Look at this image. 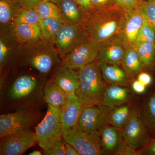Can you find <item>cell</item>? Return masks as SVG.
<instances>
[{"label":"cell","mask_w":155,"mask_h":155,"mask_svg":"<svg viewBox=\"0 0 155 155\" xmlns=\"http://www.w3.org/2000/svg\"><path fill=\"white\" fill-rule=\"evenodd\" d=\"M46 80L41 75H19L11 83L1 86V102L9 110L29 107L41 108L44 105V87Z\"/></svg>","instance_id":"6da1fadb"},{"label":"cell","mask_w":155,"mask_h":155,"mask_svg":"<svg viewBox=\"0 0 155 155\" xmlns=\"http://www.w3.org/2000/svg\"><path fill=\"white\" fill-rule=\"evenodd\" d=\"M126 12L116 5L89 11L88 17L82 26L86 38L99 45L119 36Z\"/></svg>","instance_id":"7a4b0ae2"},{"label":"cell","mask_w":155,"mask_h":155,"mask_svg":"<svg viewBox=\"0 0 155 155\" xmlns=\"http://www.w3.org/2000/svg\"><path fill=\"white\" fill-rule=\"evenodd\" d=\"M62 62L53 41L40 39L36 41L20 44L16 63L19 67H28L46 77Z\"/></svg>","instance_id":"3957f363"},{"label":"cell","mask_w":155,"mask_h":155,"mask_svg":"<svg viewBox=\"0 0 155 155\" xmlns=\"http://www.w3.org/2000/svg\"><path fill=\"white\" fill-rule=\"evenodd\" d=\"M78 70L79 84L75 94L81 106L101 104L106 86L97 62Z\"/></svg>","instance_id":"277c9868"},{"label":"cell","mask_w":155,"mask_h":155,"mask_svg":"<svg viewBox=\"0 0 155 155\" xmlns=\"http://www.w3.org/2000/svg\"><path fill=\"white\" fill-rule=\"evenodd\" d=\"M43 113L40 108L29 107L0 116V137L12 134L30 130L41 122Z\"/></svg>","instance_id":"5b68a950"},{"label":"cell","mask_w":155,"mask_h":155,"mask_svg":"<svg viewBox=\"0 0 155 155\" xmlns=\"http://www.w3.org/2000/svg\"><path fill=\"white\" fill-rule=\"evenodd\" d=\"M46 114L41 122L34 128L37 143L42 149L46 150L63 139L64 130L60 118V109L47 104Z\"/></svg>","instance_id":"8992f818"},{"label":"cell","mask_w":155,"mask_h":155,"mask_svg":"<svg viewBox=\"0 0 155 155\" xmlns=\"http://www.w3.org/2000/svg\"><path fill=\"white\" fill-rule=\"evenodd\" d=\"M63 140L74 147L80 155H103L99 131L85 132L80 130L76 125L64 131Z\"/></svg>","instance_id":"52a82bcc"},{"label":"cell","mask_w":155,"mask_h":155,"mask_svg":"<svg viewBox=\"0 0 155 155\" xmlns=\"http://www.w3.org/2000/svg\"><path fill=\"white\" fill-rule=\"evenodd\" d=\"M98 45L85 39L64 56L61 65L74 69H80L96 61Z\"/></svg>","instance_id":"ba28073f"},{"label":"cell","mask_w":155,"mask_h":155,"mask_svg":"<svg viewBox=\"0 0 155 155\" xmlns=\"http://www.w3.org/2000/svg\"><path fill=\"white\" fill-rule=\"evenodd\" d=\"M36 143V133L31 130L9 134L1 138L0 155H22Z\"/></svg>","instance_id":"9c48e42d"},{"label":"cell","mask_w":155,"mask_h":155,"mask_svg":"<svg viewBox=\"0 0 155 155\" xmlns=\"http://www.w3.org/2000/svg\"><path fill=\"white\" fill-rule=\"evenodd\" d=\"M121 129L124 141L134 150L138 151L150 141L149 133L137 110Z\"/></svg>","instance_id":"30bf717a"},{"label":"cell","mask_w":155,"mask_h":155,"mask_svg":"<svg viewBox=\"0 0 155 155\" xmlns=\"http://www.w3.org/2000/svg\"><path fill=\"white\" fill-rule=\"evenodd\" d=\"M85 39L82 27L63 23L53 41L62 59Z\"/></svg>","instance_id":"8fae6325"},{"label":"cell","mask_w":155,"mask_h":155,"mask_svg":"<svg viewBox=\"0 0 155 155\" xmlns=\"http://www.w3.org/2000/svg\"><path fill=\"white\" fill-rule=\"evenodd\" d=\"M107 124L104 113L99 105L82 106L76 126L82 131L93 133L99 131Z\"/></svg>","instance_id":"7c38bea8"},{"label":"cell","mask_w":155,"mask_h":155,"mask_svg":"<svg viewBox=\"0 0 155 155\" xmlns=\"http://www.w3.org/2000/svg\"><path fill=\"white\" fill-rule=\"evenodd\" d=\"M98 46L97 62L121 65L125 48L119 35L98 45Z\"/></svg>","instance_id":"4fadbf2b"},{"label":"cell","mask_w":155,"mask_h":155,"mask_svg":"<svg viewBox=\"0 0 155 155\" xmlns=\"http://www.w3.org/2000/svg\"><path fill=\"white\" fill-rule=\"evenodd\" d=\"M144 20L143 15L137 8L126 12L123 28L119 35L125 49L134 46Z\"/></svg>","instance_id":"5bb4252c"},{"label":"cell","mask_w":155,"mask_h":155,"mask_svg":"<svg viewBox=\"0 0 155 155\" xmlns=\"http://www.w3.org/2000/svg\"><path fill=\"white\" fill-rule=\"evenodd\" d=\"M56 4L60 10L62 22L83 26L88 17V10L74 0H58Z\"/></svg>","instance_id":"9a60e30c"},{"label":"cell","mask_w":155,"mask_h":155,"mask_svg":"<svg viewBox=\"0 0 155 155\" xmlns=\"http://www.w3.org/2000/svg\"><path fill=\"white\" fill-rule=\"evenodd\" d=\"M16 43L11 35L1 34L0 37V72L1 86L5 81L7 72L14 62L16 63L18 49Z\"/></svg>","instance_id":"2e32d148"},{"label":"cell","mask_w":155,"mask_h":155,"mask_svg":"<svg viewBox=\"0 0 155 155\" xmlns=\"http://www.w3.org/2000/svg\"><path fill=\"white\" fill-rule=\"evenodd\" d=\"M50 78L63 89L68 96L75 94L79 86L78 72L61 64L53 71Z\"/></svg>","instance_id":"e0dca14e"},{"label":"cell","mask_w":155,"mask_h":155,"mask_svg":"<svg viewBox=\"0 0 155 155\" xmlns=\"http://www.w3.org/2000/svg\"><path fill=\"white\" fill-rule=\"evenodd\" d=\"M99 132L103 155H115L124 140L122 129L107 124L100 128Z\"/></svg>","instance_id":"ac0fdd59"},{"label":"cell","mask_w":155,"mask_h":155,"mask_svg":"<svg viewBox=\"0 0 155 155\" xmlns=\"http://www.w3.org/2000/svg\"><path fill=\"white\" fill-rule=\"evenodd\" d=\"M100 105L104 111L108 124L120 128L126 125L137 110L129 102L114 107Z\"/></svg>","instance_id":"d6986e66"},{"label":"cell","mask_w":155,"mask_h":155,"mask_svg":"<svg viewBox=\"0 0 155 155\" xmlns=\"http://www.w3.org/2000/svg\"><path fill=\"white\" fill-rule=\"evenodd\" d=\"M81 107V104L75 94L67 96L60 109V120L64 131L76 125Z\"/></svg>","instance_id":"ffe728a7"},{"label":"cell","mask_w":155,"mask_h":155,"mask_svg":"<svg viewBox=\"0 0 155 155\" xmlns=\"http://www.w3.org/2000/svg\"><path fill=\"white\" fill-rule=\"evenodd\" d=\"M130 98V90L126 86L110 84L106 86L101 104L114 107L129 103Z\"/></svg>","instance_id":"44dd1931"},{"label":"cell","mask_w":155,"mask_h":155,"mask_svg":"<svg viewBox=\"0 0 155 155\" xmlns=\"http://www.w3.org/2000/svg\"><path fill=\"white\" fill-rule=\"evenodd\" d=\"M11 35L19 44L36 41L41 38L40 28L37 24H16L12 28Z\"/></svg>","instance_id":"7402d4cb"},{"label":"cell","mask_w":155,"mask_h":155,"mask_svg":"<svg viewBox=\"0 0 155 155\" xmlns=\"http://www.w3.org/2000/svg\"><path fill=\"white\" fill-rule=\"evenodd\" d=\"M103 79L110 84H116L126 86L128 84L129 77L124 69L117 64L98 63Z\"/></svg>","instance_id":"603a6c76"},{"label":"cell","mask_w":155,"mask_h":155,"mask_svg":"<svg viewBox=\"0 0 155 155\" xmlns=\"http://www.w3.org/2000/svg\"><path fill=\"white\" fill-rule=\"evenodd\" d=\"M19 9L14 0H0L1 34L11 35L14 18Z\"/></svg>","instance_id":"cb8c5ba5"},{"label":"cell","mask_w":155,"mask_h":155,"mask_svg":"<svg viewBox=\"0 0 155 155\" xmlns=\"http://www.w3.org/2000/svg\"><path fill=\"white\" fill-rule=\"evenodd\" d=\"M43 92L45 103L59 109L68 96L67 93L51 78L46 80Z\"/></svg>","instance_id":"d4e9b609"},{"label":"cell","mask_w":155,"mask_h":155,"mask_svg":"<svg viewBox=\"0 0 155 155\" xmlns=\"http://www.w3.org/2000/svg\"><path fill=\"white\" fill-rule=\"evenodd\" d=\"M121 65L129 78L133 77L140 72L143 66L134 46L125 49Z\"/></svg>","instance_id":"484cf974"},{"label":"cell","mask_w":155,"mask_h":155,"mask_svg":"<svg viewBox=\"0 0 155 155\" xmlns=\"http://www.w3.org/2000/svg\"><path fill=\"white\" fill-rule=\"evenodd\" d=\"M61 19L47 18L41 19L39 23L41 39L48 41H53L62 26Z\"/></svg>","instance_id":"4316f807"},{"label":"cell","mask_w":155,"mask_h":155,"mask_svg":"<svg viewBox=\"0 0 155 155\" xmlns=\"http://www.w3.org/2000/svg\"><path fill=\"white\" fill-rule=\"evenodd\" d=\"M134 47L140 58L143 67H152L155 60V44L136 41Z\"/></svg>","instance_id":"83f0119b"},{"label":"cell","mask_w":155,"mask_h":155,"mask_svg":"<svg viewBox=\"0 0 155 155\" xmlns=\"http://www.w3.org/2000/svg\"><path fill=\"white\" fill-rule=\"evenodd\" d=\"M149 133L155 136V94L148 99L140 116Z\"/></svg>","instance_id":"f1b7e54d"},{"label":"cell","mask_w":155,"mask_h":155,"mask_svg":"<svg viewBox=\"0 0 155 155\" xmlns=\"http://www.w3.org/2000/svg\"><path fill=\"white\" fill-rule=\"evenodd\" d=\"M41 18L35 8H19L14 20V25L19 23L39 25Z\"/></svg>","instance_id":"f546056e"},{"label":"cell","mask_w":155,"mask_h":155,"mask_svg":"<svg viewBox=\"0 0 155 155\" xmlns=\"http://www.w3.org/2000/svg\"><path fill=\"white\" fill-rule=\"evenodd\" d=\"M36 11L41 19L55 18L61 19L60 10L58 5L48 0H44L37 6Z\"/></svg>","instance_id":"4dcf8cb0"},{"label":"cell","mask_w":155,"mask_h":155,"mask_svg":"<svg viewBox=\"0 0 155 155\" xmlns=\"http://www.w3.org/2000/svg\"><path fill=\"white\" fill-rule=\"evenodd\" d=\"M137 8L145 19L155 29V1L143 0Z\"/></svg>","instance_id":"1f68e13d"},{"label":"cell","mask_w":155,"mask_h":155,"mask_svg":"<svg viewBox=\"0 0 155 155\" xmlns=\"http://www.w3.org/2000/svg\"><path fill=\"white\" fill-rule=\"evenodd\" d=\"M136 41L155 44V29L145 19L139 31Z\"/></svg>","instance_id":"d6a6232c"},{"label":"cell","mask_w":155,"mask_h":155,"mask_svg":"<svg viewBox=\"0 0 155 155\" xmlns=\"http://www.w3.org/2000/svg\"><path fill=\"white\" fill-rule=\"evenodd\" d=\"M43 154L45 155H66L65 148V141L61 139L56 142L52 146L44 150Z\"/></svg>","instance_id":"836d02e7"},{"label":"cell","mask_w":155,"mask_h":155,"mask_svg":"<svg viewBox=\"0 0 155 155\" xmlns=\"http://www.w3.org/2000/svg\"><path fill=\"white\" fill-rule=\"evenodd\" d=\"M89 11L106 8L116 5L115 0H89Z\"/></svg>","instance_id":"e575fe53"},{"label":"cell","mask_w":155,"mask_h":155,"mask_svg":"<svg viewBox=\"0 0 155 155\" xmlns=\"http://www.w3.org/2000/svg\"><path fill=\"white\" fill-rule=\"evenodd\" d=\"M143 0H115L116 5L126 12L136 9Z\"/></svg>","instance_id":"d590c367"},{"label":"cell","mask_w":155,"mask_h":155,"mask_svg":"<svg viewBox=\"0 0 155 155\" xmlns=\"http://www.w3.org/2000/svg\"><path fill=\"white\" fill-rule=\"evenodd\" d=\"M44 0H14L19 8H35L39 4Z\"/></svg>","instance_id":"8d00e7d4"},{"label":"cell","mask_w":155,"mask_h":155,"mask_svg":"<svg viewBox=\"0 0 155 155\" xmlns=\"http://www.w3.org/2000/svg\"><path fill=\"white\" fill-rule=\"evenodd\" d=\"M115 155H139L138 151L134 150L128 146L123 140L116 150Z\"/></svg>","instance_id":"74e56055"},{"label":"cell","mask_w":155,"mask_h":155,"mask_svg":"<svg viewBox=\"0 0 155 155\" xmlns=\"http://www.w3.org/2000/svg\"><path fill=\"white\" fill-rule=\"evenodd\" d=\"M140 155H155V138L150 141L144 147L139 150Z\"/></svg>","instance_id":"f35d334b"},{"label":"cell","mask_w":155,"mask_h":155,"mask_svg":"<svg viewBox=\"0 0 155 155\" xmlns=\"http://www.w3.org/2000/svg\"><path fill=\"white\" fill-rule=\"evenodd\" d=\"M137 80L146 86H148L152 82V78L148 73L140 72L137 76Z\"/></svg>","instance_id":"ab89813d"},{"label":"cell","mask_w":155,"mask_h":155,"mask_svg":"<svg viewBox=\"0 0 155 155\" xmlns=\"http://www.w3.org/2000/svg\"><path fill=\"white\" fill-rule=\"evenodd\" d=\"M131 87L133 91L136 93L141 94L145 91L147 86L137 79L133 81L131 84Z\"/></svg>","instance_id":"60d3db41"},{"label":"cell","mask_w":155,"mask_h":155,"mask_svg":"<svg viewBox=\"0 0 155 155\" xmlns=\"http://www.w3.org/2000/svg\"><path fill=\"white\" fill-rule=\"evenodd\" d=\"M65 152L66 155H80V154L71 144L65 142Z\"/></svg>","instance_id":"b9f144b4"},{"label":"cell","mask_w":155,"mask_h":155,"mask_svg":"<svg viewBox=\"0 0 155 155\" xmlns=\"http://www.w3.org/2000/svg\"><path fill=\"white\" fill-rule=\"evenodd\" d=\"M74 1L85 8L88 11H90L89 0H74Z\"/></svg>","instance_id":"7bdbcfd3"},{"label":"cell","mask_w":155,"mask_h":155,"mask_svg":"<svg viewBox=\"0 0 155 155\" xmlns=\"http://www.w3.org/2000/svg\"><path fill=\"white\" fill-rule=\"evenodd\" d=\"M41 153L38 150L33 151L28 154V155H41Z\"/></svg>","instance_id":"ee69618b"},{"label":"cell","mask_w":155,"mask_h":155,"mask_svg":"<svg viewBox=\"0 0 155 155\" xmlns=\"http://www.w3.org/2000/svg\"><path fill=\"white\" fill-rule=\"evenodd\" d=\"M48 1H51V2H53L56 3L57 2H58V0H48Z\"/></svg>","instance_id":"f6af8a7d"},{"label":"cell","mask_w":155,"mask_h":155,"mask_svg":"<svg viewBox=\"0 0 155 155\" xmlns=\"http://www.w3.org/2000/svg\"><path fill=\"white\" fill-rule=\"evenodd\" d=\"M148 1H155V0H148Z\"/></svg>","instance_id":"bcb514c9"}]
</instances>
